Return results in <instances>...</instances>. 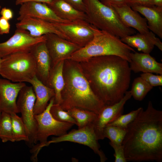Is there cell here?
Segmentation results:
<instances>
[{
	"mask_svg": "<svg viewBox=\"0 0 162 162\" xmlns=\"http://www.w3.org/2000/svg\"><path fill=\"white\" fill-rule=\"evenodd\" d=\"M79 63L93 91L105 105H112L123 98L130 81L131 70L127 61L109 55Z\"/></svg>",
	"mask_w": 162,
	"mask_h": 162,
	"instance_id": "cell-1",
	"label": "cell"
},
{
	"mask_svg": "<svg viewBox=\"0 0 162 162\" xmlns=\"http://www.w3.org/2000/svg\"><path fill=\"white\" fill-rule=\"evenodd\" d=\"M127 161H162V111L149 101L126 129L122 142Z\"/></svg>",
	"mask_w": 162,
	"mask_h": 162,
	"instance_id": "cell-2",
	"label": "cell"
},
{
	"mask_svg": "<svg viewBox=\"0 0 162 162\" xmlns=\"http://www.w3.org/2000/svg\"><path fill=\"white\" fill-rule=\"evenodd\" d=\"M63 74L64 85L60 104L64 110L77 108L99 114L105 106L92 90L79 62L64 60Z\"/></svg>",
	"mask_w": 162,
	"mask_h": 162,
	"instance_id": "cell-3",
	"label": "cell"
},
{
	"mask_svg": "<svg viewBox=\"0 0 162 162\" xmlns=\"http://www.w3.org/2000/svg\"><path fill=\"white\" fill-rule=\"evenodd\" d=\"M135 52L120 38L96 28L92 39L84 46L75 52L68 59L78 62L95 57L115 55L130 62V55Z\"/></svg>",
	"mask_w": 162,
	"mask_h": 162,
	"instance_id": "cell-4",
	"label": "cell"
},
{
	"mask_svg": "<svg viewBox=\"0 0 162 162\" xmlns=\"http://www.w3.org/2000/svg\"><path fill=\"white\" fill-rule=\"evenodd\" d=\"M88 22L98 29L120 38L134 34L132 28L124 25L110 7L100 0H83Z\"/></svg>",
	"mask_w": 162,
	"mask_h": 162,
	"instance_id": "cell-5",
	"label": "cell"
},
{
	"mask_svg": "<svg viewBox=\"0 0 162 162\" xmlns=\"http://www.w3.org/2000/svg\"><path fill=\"white\" fill-rule=\"evenodd\" d=\"M0 75L14 82H28L36 75L35 63L31 52L17 53L1 58Z\"/></svg>",
	"mask_w": 162,
	"mask_h": 162,
	"instance_id": "cell-6",
	"label": "cell"
},
{
	"mask_svg": "<svg viewBox=\"0 0 162 162\" xmlns=\"http://www.w3.org/2000/svg\"><path fill=\"white\" fill-rule=\"evenodd\" d=\"M54 103L53 98L50 99L42 112L35 115L37 124L36 140L37 143L39 141V143L32 146L31 150V159L32 161L35 162L38 160V155L41 148L44 147L49 136L54 135L58 136L64 135L74 125L71 123L58 121L53 117L50 110Z\"/></svg>",
	"mask_w": 162,
	"mask_h": 162,
	"instance_id": "cell-7",
	"label": "cell"
},
{
	"mask_svg": "<svg viewBox=\"0 0 162 162\" xmlns=\"http://www.w3.org/2000/svg\"><path fill=\"white\" fill-rule=\"evenodd\" d=\"M35 95L32 86H25L20 92L16 101L17 108L26 127L30 146L36 144L37 122L34 113Z\"/></svg>",
	"mask_w": 162,
	"mask_h": 162,
	"instance_id": "cell-8",
	"label": "cell"
},
{
	"mask_svg": "<svg viewBox=\"0 0 162 162\" xmlns=\"http://www.w3.org/2000/svg\"><path fill=\"white\" fill-rule=\"evenodd\" d=\"M96 135L93 123L78 129L71 130L68 133L56 137H53L47 141L45 146H47L52 143L68 141L78 143L89 147L99 156L100 162H104L107 158L100 148Z\"/></svg>",
	"mask_w": 162,
	"mask_h": 162,
	"instance_id": "cell-9",
	"label": "cell"
},
{
	"mask_svg": "<svg viewBox=\"0 0 162 162\" xmlns=\"http://www.w3.org/2000/svg\"><path fill=\"white\" fill-rule=\"evenodd\" d=\"M52 23L66 37L67 40L81 48L92 39L97 28L83 20Z\"/></svg>",
	"mask_w": 162,
	"mask_h": 162,
	"instance_id": "cell-10",
	"label": "cell"
},
{
	"mask_svg": "<svg viewBox=\"0 0 162 162\" xmlns=\"http://www.w3.org/2000/svg\"><path fill=\"white\" fill-rule=\"evenodd\" d=\"M46 39V35L33 37L28 31L16 28L9 39L0 43V57L17 53L30 52L36 44Z\"/></svg>",
	"mask_w": 162,
	"mask_h": 162,
	"instance_id": "cell-11",
	"label": "cell"
},
{
	"mask_svg": "<svg viewBox=\"0 0 162 162\" xmlns=\"http://www.w3.org/2000/svg\"><path fill=\"white\" fill-rule=\"evenodd\" d=\"M132 97L130 91H127L118 102L112 105H105L93 122L95 132L98 140L104 139L103 130L109 123L122 114L124 106Z\"/></svg>",
	"mask_w": 162,
	"mask_h": 162,
	"instance_id": "cell-12",
	"label": "cell"
},
{
	"mask_svg": "<svg viewBox=\"0 0 162 162\" xmlns=\"http://www.w3.org/2000/svg\"><path fill=\"white\" fill-rule=\"evenodd\" d=\"M46 43L52 62V66L58 62L68 59L81 47L54 34L46 35Z\"/></svg>",
	"mask_w": 162,
	"mask_h": 162,
	"instance_id": "cell-13",
	"label": "cell"
},
{
	"mask_svg": "<svg viewBox=\"0 0 162 162\" xmlns=\"http://www.w3.org/2000/svg\"><path fill=\"white\" fill-rule=\"evenodd\" d=\"M26 85L24 82H13L0 78V111L10 114L20 113L17 99L20 91Z\"/></svg>",
	"mask_w": 162,
	"mask_h": 162,
	"instance_id": "cell-14",
	"label": "cell"
},
{
	"mask_svg": "<svg viewBox=\"0 0 162 162\" xmlns=\"http://www.w3.org/2000/svg\"><path fill=\"white\" fill-rule=\"evenodd\" d=\"M17 19L19 21L26 17L44 20L51 23L66 22L70 21L63 20L58 16L46 4L33 2L21 4Z\"/></svg>",
	"mask_w": 162,
	"mask_h": 162,
	"instance_id": "cell-15",
	"label": "cell"
},
{
	"mask_svg": "<svg viewBox=\"0 0 162 162\" xmlns=\"http://www.w3.org/2000/svg\"><path fill=\"white\" fill-rule=\"evenodd\" d=\"M16 28L26 31L33 37H40L52 33L67 40L66 37L52 23L41 19L26 17L18 21L16 23Z\"/></svg>",
	"mask_w": 162,
	"mask_h": 162,
	"instance_id": "cell-16",
	"label": "cell"
},
{
	"mask_svg": "<svg viewBox=\"0 0 162 162\" xmlns=\"http://www.w3.org/2000/svg\"><path fill=\"white\" fill-rule=\"evenodd\" d=\"M45 41L37 44L30 52L35 63V76L38 79L47 86L52 67V62Z\"/></svg>",
	"mask_w": 162,
	"mask_h": 162,
	"instance_id": "cell-17",
	"label": "cell"
},
{
	"mask_svg": "<svg viewBox=\"0 0 162 162\" xmlns=\"http://www.w3.org/2000/svg\"><path fill=\"white\" fill-rule=\"evenodd\" d=\"M128 4L145 17L149 30L162 39V7L131 2Z\"/></svg>",
	"mask_w": 162,
	"mask_h": 162,
	"instance_id": "cell-18",
	"label": "cell"
},
{
	"mask_svg": "<svg viewBox=\"0 0 162 162\" xmlns=\"http://www.w3.org/2000/svg\"><path fill=\"white\" fill-rule=\"evenodd\" d=\"M110 7L126 26L135 29L141 34H147L150 31L146 19L132 9L128 4Z\"/></svg>",
	"mask_w": 162,
	"mask_h": 162,
	"instance_id": "cell-19",
	"label": "cell"
},
{
	"mask_svg": "<svg viewBox=\"0 0 162 162\" xmlns=\"http://www.w3.org/2000/svg\"><path fill=\"white\" fill-rule=\"evenodd\" d=\"M120 39L129 46L136 48L142 53L150 54L155 46L162 51V43L151 31L147 34L139 33L127 36Z\"/></svg>",
	"mask_w": 162,
	"mask_h": 162,
	"instance_id": "cell-20",
	"label": "cell"
},
{
	"mask_svg": "<svg viewBox=\"0 0 162 162\" xmlns=\"http://www.w3.org/2000/svg\"><path fill=\"white\" fill-rule=\"evenodd\" d=\"M129 66L135 73H154L162 74V64L158 62L149 54L133 52L130 55Z\"/></svg>",
	"mask_w": 162,
	"mask_h": 162,
	"instance_id": "cell-21",
	"label": "cell"
},
{
	"mask_svg": "<svg viewBox=\"0 0 162 162\" xmlns=\"http://www.w3.org/2000/svg\"><path fill=\"white\" fill-rule=\"evenodd\" d=\"M32 86L36 97L34 107L35 115L42 112L45 109L50 99L55 97L52 88L46 86L35 76L28 82Z\"/></svg>",
	"mask_w": 162,
	"mask_h": 162,
	"instance_id": "cell-22",
	"label": "cell"
},
{
	"mask_svg": "<svg viewBox=\"0 0 162 162\" xmlns=\"http://www.w3.org/2000/svg\"><path fill=\"white\" fill-rule=\"evenodd\" d=\"M47 4L58 16L63 20L69 21L83 20L88 22L85 13L76 10L65 0H53Z\"/></svg>",
	"mask_w": 162,
	"mask_h": 162,
	"instance_id": "cell-23",
	"label": "cell"
},
{
	"mask_svg": "<svg viewBox=\"0 0 162 162\" xmlns=\"http://www.w3.org/2000/svg\"><path fill=\"white\" fill-rule=\"evenodd\" d=\"M64 60H62L52 66L50 73L47 86L54 91L55 104H60L62 101L61 92L64 85L63 74Z\"/></svg>",
	"mask_w": 162,
	"mask_h": 162,
	"instance_id": "cell-24",
	"label": "cell"
},
{
	"mask_svg": "<svg viewBox=\"0 0 162 162\" xmlns=\"http://www.w3.org/2000/svg\"><path fill=\"white\" fill-rule=\"evenodd\" d=\"M67 111L75 120L78 128L93 123L97 116L93 112L77 108H72Z\"/></svg>",
	"mask_w": 162,
	"mask_h": 162,
	"instance_id": "cell-25",
	"label": "cell"
},
{
	"mask_svg": "<svg viewBox=\"0 0 162 162\" xmlns=\"http://www.w3.org/2000/svg\"><path fill=\"white\" fill-rule=\"evenodd\" d=\"M10 114L13 137L14 142L24 141L28 142V140L27 130L21 117L16 113Z\"/></svg>",
	"mask_w": 162,
	"mask_h": 162,
	"instance_id": "cell-26",
	"label": "cell"
},
{
	"mask_svg": "<svg viewBox=\"0 0 162 162\" xmlns=\"http://www.w3.org/2000/svg\"><path fill=\"white\" fill-rule=\"evenodd\" d=\"M153 88L140 76L134 80L130 91L134 99L141 101Z\"/></svg>",
	"mask_w": 162,
	"mask_h": 162,
	"instance_id": "cell-27",
	"label": "cell"
},
{
	"mask_svg": "<svg viewBox=\"0 0 162 162\" xmlns=\"http://www.w3.org/2000/svg\"><path fill=\"white\" fill-rule=\"evenodd\" d=\"M0 138L3 142H14L12 133L10 114L2 112L0 120Z\"/></svg>",
	"mask_w": 162,
	"mask_h": 162,
	"instance_id": "cell-28",
	"label": "cell"
},
{
	"mask_svg": "<svg viewBox=\"0 0 162 162\" xmlns=\"http://www.w3.org/2000/svg\"><path fill=\"white\" fill-rule=\"evenodd\" d=\"M126 133V130L112 125H106L103 130L104 137L107 138L111 142L122 144Z\"/></svg>",
	"mask_w": 162,
	"mask_h": 162,
	"instance_id": "cell-29",
	"label": "cell"
},
{
	"mask_svg": "<svg viewBox=\"0 0 162 162\" xmlns=\"http://www.w3.org/2000/svg\"><path fill=\"white\" fill-rule=\"evenodd\" d=\"M142 108L140 107L128 114H122L107 125L116 126L126 130L129 124L135 119Z\"/></svg>",
	"mask_w": 162,
	"mask_h": 162,
	"instance_id": "cell-30",
	"label": "cell"
},
{
	"mask_svg": "<svg viewBox=\"0 0 162 162\" xmlns=\"http://www.w3.org/2000/svg\"><path fill=\"white\" fill-rule=\"evenodd\" d=\"M50 112L53 117L58 121L76 125L74 119L67 111L64 110L60 104H54L50 108Z\"/></svg>",
	"mask_w": 162,
	"mask_h": 162,
	"instance_id": "cell-31",
	"label": "cell"
},
{
	"mask_svg": "<svg viewBox=\"0 0 162 162\" xmlns=\"http://www.w3.org/2000/svg\"><path fill=\"white\" fill-rule=\"evenodd\" d=\"M140 76L152 87L162 86V74L155 75L151 73H143Z\"/></svg>",
	"mask_w": 162,
	"mask_h": 162,
	"instance_id": "cell-32",
	"label": "cell"
},
{
	"mask_svg": "<svg viewBox=\"0 0 162 162\" xmlns=\"http://www.w3.org/2000/svg\"><path fill=\"white\" fill-rule=\"evenodd\" d=\"M109 144L114 150L115 162H126L124 150L122 144H117L110 142Z\"/></svg>",
	"mask_w": 162,
	"mask_h": 162,
	"instance_id": "cell-33",
	"label": "cell"
},
{
	"mask_svg": "<svg viewBox=\"0 0 162 162\" xmlns=\"http://www.w3.org/2000/svg\"><path fill=\"white\" fill-rule=\"evenodd\" d=\"M10 27V25L9 20L1 16L0 17V34L9 33Z\"/></svg>",
	"mask_w": 162,
	"mask_h": 162,
	"instance_id": "cell-34",
	"label": "cell"
},
{
	"mask_svg": "<svg viewBox=\"0 0 162 162\" xmlns=\"http://www.w3.org/2000/svg\"><path fill=\"white\" fill-rule=\"evenodd\" d=\"M74 8L85 13V8L83 0H65Z\"/></svg>",
	"mask_w": 162,
	"mask_h": 162,
	"instance_id": "cell-35",
	"label": "cell"
},
{
	"mask_svg": "<svg viewBox=\"0 0 162 162\" xmlns=\"http://www.w3.org/2000/svg\"><path fill=\"white\" fill-rule=\"evenodd\" d=\"M106 5L111 7L115 5H119L128 4L129 0H100Z\"/></svg>",
	"mask_w": 162,
	"mask_h": 162,
	"instance_id": "cell-36",
	"label": "cell"
},
{
	"mask_svg": "<svg viewBox=\"0 0 162 162\" xmlns=\"http://www.w3.org/2000/svg\"><path fill=\"white\" fill-rule=\"evenodd\" d=\"M0 14L1 17L8 20L12 19L14 16V13L12 10L6 7L3 8L1 9Z\"/></svg>",
	"mask_w": 162,
	"mask_h": 162,
	"instance_id": "cell-37",
	"label": "cell"
},
{
	"mask_svg": "<svg viewBox=\"0 0 162 162\" xmlns=\"http://www.w3.org/2000/svg\"><path fill=\"white\" fill-rule=\"evenodd\" d=\"M53 0H15V4L16 5H21L25 2H33L42 3L48 4L50 3Z\"/></svg>",
	"mask_w": 162,
	"mask_h": 162,
	"instance_id": "cell-38",
	"label": "cell"
},
{
	"mask_svg": "<svg viewBox=\"0 0 162 162\" xmlns=\"http://www.w3.org/2000/svg\"><path fill=\"white\" fill-rule=\"evenodd\" d=\"M129 3H134L145 5H151L150 4L151 0H129Z\"/></svg>",
	"mask_w": 162,
	"mask_h": 162,
	"instance_id": "cell-39",
	"label": "cell"
},
{
	"mask_svg": "<svg viewBox=\"0 0 162 162\" xmlns=\"http://www.w3.org/2000/svg\"><path fill=\"white\" fill-rule=\"evenodd\" d=\"M150 4L158 7H162V0H151Z\"/></svg>",
	"mask_w": 162,
	"mask_h": 162,
	"instance_id": "cell-40",
	"label": "cell"
},
{
	"mask_svg": "<svg viewBox=\"0 0 162 162\" xmlns=\"http://www.w3.org/2000/svg\"><path fill=\"white\" fill-rule=\"evenodd\" d=\"M1 58L0 57V66H1Z\"/></svg>",
	"mask_w": 162,
	"mask_h": 162,
	"instance_id": "cell-41",
	"label": "cell"
},
{
	"mask_svg": "<svg viewBox=\"0 0 162 162\" xmlns=\"http://www.w3.org/2000/svg\"><path fill=\"white\" fill-rule=\"evenodd\" d=\"M1 112H2L1 111H0V120L1 115Z\"/></svg>",
	"mask_w": 162,
	"mask_h": 162,
	"instance_id": "cell-42",
	"label": "cell"
},
{
	"mask_svg": "<svg viewBox=\"0 0 162 162\" xmlns=\"http://www.w3.org/2000/svg\"><path fill=\"white\" fill-rule=\"evenodd\" d=\"M1 9V6L0 5V10Z\"/></svg>",
	"mask_w": 162,
	"mask_h": 162,
	"instance_id": "cell-43",
	"label": "cell"
},
{
	"mask_svg": "<svg viewBox=\"0 0 162 162\" xmlns=\"http://www.w3.org/2000/svg\"></svg>",
	"mask_w": 162,
	"mask_h": 162,
	"instance_id": "cell-44",
	"label": "cell"
}]
</instances>
